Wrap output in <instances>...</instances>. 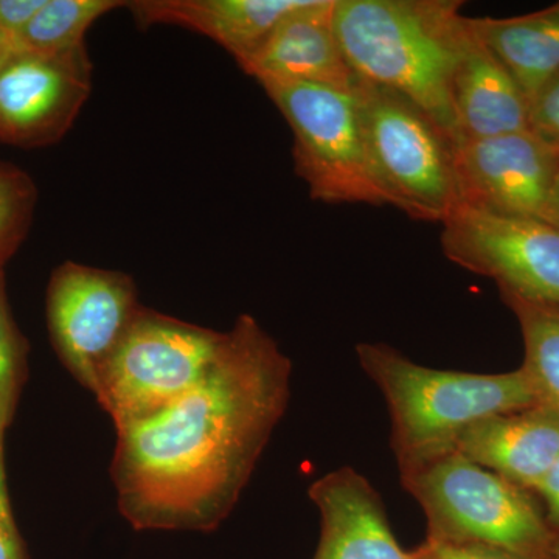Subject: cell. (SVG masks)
I'll use <instances>...</instances> for the list:
<instances>
[{
    "label": "cell",
    "mask_w": 559,
    "mask_h": 559,
    "mask_svg": "<svg viewBox=\"0 0 559 559\" xmlns=\"http://www.w3.org/2000/svg\"><path fill=\"white\" fill-rule=\"evenodd\" d=\"M290 371L277 342L240 316L197 388L117 430L110 476L124 520L138 530L218 527L288 409Z\"/></svg>",
    "instance_id": "cell-1"
},
{
    "label": "cell",
    "mask_w": 559,
    "mask_h": 559,
    "mask_svg": "<svg viewBox=\"0 0 559 559\" xmlns=\"http://www.w3.org/2000/svg\"><path fill=\"white\" fill-rule=\"evenodd\" d=\"M460 0H334V32L359 79L400 92L457 143L454 90L473 44Z\"/></svg>",
    "instance_id": "cell-2"
},
{
    "label": "cell",
    "mask_w": 559,
    "mask_h": 559,
    "mask_svg": "<svg viewBox=\"0 0 559 559\" xmlns=\"http://www.w3.org/2000/svg\"><path fill=\"white\" fill-rule=\"evenodd\" d=\"M356 358L388 403L400 474L455 452L481 419L536 406L521 367L491 374L430 369L380 342H360Z\"/></svg>",
    "instance_id": "cell-3"
},
{
    "label": "cell",
    "mask_w": 559,
    "mask_h": 559,
    "mask_svg": "<svg viewBox=\"0 0 559 559\" xmlns=\"http://www.w3.org/2000/svg\"><path fill=\"white\" fill-rule=\"evenodd\" d=\"M428 520L426 538L480 544L524 559H554L559 535L532 492L457 451L400 474Z\"/></svg>",
    "instance_id": "cell-4"
},
{
    "label": "cell",
    "mask_w": 559,
    "mask_h": 559,
    "mask_svg": "<svg viewBox=\"0 0 559 559\" xmlns=\"http://www.w3.org/2000/svg\"><path fill=\"white\" fill-rule=\"evenodd\" d=\"M364 139L388 205L412 219L443 224L460 207L455 142L400 92L356 76Z\"/></svg>",
    "instance_id": "cell-5"
},
{
    "label": "cell",
    "mask_w": 559,
    "mask_h": 559,
    "mask_svg": "<svg viewBox=\"0 0 559 559\" xmlns=\"http://www.w3.org/2000/svg\"><path fill=\"white\" fill-rule=\"evenodd\" d=\"M226 333L140 307L98 373L94 392L116 429L167 409L212 369Z\"/></svg>",
    "instance_id": "cell-6"
},
{
    "label": "cell",
    "mask_w": 559,
    "mask_h": 559,
    "mask_svg": "<svg viewBox=\"0 0 559 559\" xmlns=\"http://www.w3.org/2000/svg\"><path fill=\"white\" fill-rule=\"evenodd\" d=\"M294 135L297 176L325 204L388 205L374 180L355 92L299 83L260 84Z\"/></svg>",
    "instance_id": "cell-7"
},
{
    "label": "cell",
    "mask_w": 559,
    "mask_h": 559,
    "mask_svg": "<svg viewBox=\"0 0 559 559\" xmlns=\"http://www.w3.org/2000/svg\"><path fill=\"white\" fill-rule=\"evenodd\" d=\"M441 226V248L452 263L495 280L499 290L559 308L557 227L466 205L455 209Z\"/></svg>",
    "instance_id": "cell-8"
},
{
    "label": "cell",
    "mask_w": 559,
    "mask_h": 559,
    "mask_svg": "<svg viewBox=\"0 0 559 559\" xmlns=\"http://www.w3.org/2000/svg\"><path fill=\"white\" fill-rule=\"evenodd\" d=\"M140 307L134 282L123 272L66 261L51 274V341L70 373L91 392Z\"/></svg>",
    "instance_id": "cell-9"
},
{
    "label": "cell",
    "mask_w": 559,
    "mask_h": 559,
    "mask_svg": "<svg viewBox=\"0 0 559 559\" xmlns=\"http://www.w3.org/2000/svg\"><path fill=\"white\" fill-rule=\"evenodd\" d=\"M91 90L86 46L62 53L13 49L0 62V143L39 148L60 142Z\"/></svg>",
    "instance_id": "cell-10"
},
{
    "label": "cell",
    "mask_w": 559,
    "mask_h": 559,
    "mask_svg": "<svg viewBox=\"0 0 559 559\" xmlns=\"http://www.w3.org/2000/svg\"><path fill=\"white\" fill-rule=\"evenodd\" d=\"M460 201L466 207L544 219L559 176V151L533 131L455 143Z\"/></svg>",
    "instance_id": "cell-11"
},
{
    "label": "cell",
    "mask_w": 559,
    "mask_h": 559,
    "mask_svg": "<svg viewBox=\"0 0 559 559\" xmlns=\"http://www.w3.org/2000/svg\"><path fill=\"white\" fill-rule=\"evenodd\" d=\"M333 11L334 0H305L275 25L240 68L260 84H316L352 91L356 73L334 32Z\"/></svg>",
    "instance_id": "cell-12"
},
{
    "label": "cell",
    "mask_w": 559,
    "mask_h": 559,
    "mask_svg": "<svg viewBox=\"0 0 559 559\" xmlns=\"http://www.w3.org/2000/svg\"><path fill=\"white\" fill-rule=\"evenodd\" d=\"M308 495L320 514L312 559H415L393 535L380 492L352 466L320 477Z\"/></svg>",
    "instance_id": "cell-13"
},
{
    "label": "cell",
    "mask_w": 559,
    "mask_h": 559,
    "mask_svg": "<svg viewBox=\"0 0 559 559\" xmlns=\"http://www.w3.org/2000/svg\"><path fill=\"white\" fill-rule=\"evenodd\" d=\"M455 451L535 492L559 457V417L539 406L495 415L471 426Z\"/></svg>",
    "instance_id": "cell-14"
},
{
    "label": "cell",
    "mask_w": 559,
    "mask_h": 559,
    "mask_svg": "<svg viewBox=\"0 0 559 559\" xmlns=\"http://www.w3.org/2000/svg\"><path fill=\"white\" fill-rule=\"evenodd\" d=\"M305 0H138L127 2L139 27L178 25L224 47L238 66L263 46Z\"/></svg>",
    "instance_id": "cell-15"
},
{
    "label": "cell",
    "mask_w": 559,
    "mask_h": 559,
    "mask_svg": "<svg viewBox=\"0 0 559 559\" xmlns=\"http://www.w3.org/2000/svg\"><path fill=\"white\" fill-rule=\"evenodd\" d=\"M452 100L457 142L532 131L528 98L477 35L459 64Z\"/></svg>",
    "instance_id": "cell-16"
},
{
    "label": "cell",
    "mask_w": 559,
    "mask_h": 559,
    "mask_svg": "<svg viewBox=\"0 0 559 559\" xmlns=\"http://www.w3.org/2000/svg\"><path fill=\"white\" fill-rule=\"evenodd\" d=\"M477 38L533 98L559 73V2L513 17H471Z\"/></svg>",
    "instance_id": "cell-17"
},
{
    "label": "cell",
    "mask_w": 559,
    "mask_h": 559,
    "mask_svg": "<svg viewBox=\"0 0 559 559\" xmlns=\"http://www.w3.org/2000/svg\"><path fill=\"white\" fill-rule=\"evenodd\" d=\"M503 304L516 316L524 341V362L536 406L559 417V308L522 299L500 290Z\"/></svg>",
    "instance_id": "cell-18"
},
{
    "label": "cell",
    "mask_w": 559,
    "mask_h": 559,
    "mask_svg": "<svg viewBox=\"0 0 559 559\" xmlns=\"http://www.w3.org/2000/svg\"><path fill=\"white\" fill-rule=\"evenodd\" d=\"M127 7L114 0H46L13 39V49L32 53H62L86 46V33L109 11Z\"/></svg>",
    "instance_id": "cell-19"
},
{
    "label": "cell",
    "mask_w": 559,
    "mask_h": 559,
    "mask_svg": "<svg viewBox=\"0 0 559 559\" xmlns=\"http://www.w3.org/2000/svg\"><path fill=\"white\" fill-rule=\"evenodd\" d=\"M38 190L31 176L0 160V267L14 255L33 223Z\"/></svg>",
    "instance_id": "cell-20"
},
{
    "label": "cell",
    "mask_w": 559,
    "mask_h": 559,
    "mask_svg": "<svg viewBox=\"0 0 559 559\" xmlns=\"http://www.w3.org/2000/svg\"><path fill=\"white\" fill-rule=\"evenodd\" d=\"M25 349L20 331L14 325L5 294V275L0 267V441L5 437L24 373Z\"/></svg>",
    "instance_id": "cell-21"
},
{
    "label": "cell",
    "mask_w": 559,
    "mask_h": 559,
    "mask_svg": "<svg viewBox=\"0 0 559 559\" xmlns=\"http://www.w3.org/2000/svg\"><path fill=\"white\" fill-rule=\"evenodd\" d=\"M530 121L532 131L559 151V73L533 98Z\"/></svg>",
    "instance_id": "cell-22"
},
{
    "label": "cell",
    "mask_w": 559,
    "mask_h": 559,
    "mask_svg": "<svg viewBox=\"0 0 559 559\" xmlns=\"http://www.w3.org/2000/svg\"><path fill=\"white\" fill-rule=\"evenodd\" d=\"M414 551L415 559H524L480 544L448 543L426 538Z\"/></svg>",
    "instance_id": "cell-23"
},
{
    "label": "cell",
    "mask_w": 559,
    "mask_h": 559,
    "mask_svg": "<svg viewBox=\"0 0 559 559\" xmlns=\"http://www.w3.org/2000/svg\"><path fill=\"white\" fill-rule=\"evenodd\" d=\"M0 559H25L20 533L11 511L9 487H7L3 441H0Z\"/></svg>",
    "instance_id": "cell-24"
},
{
    "label": "cell",
    "mask_w": 559,
    "mask_h": 559,
    "mask_svg": "<svg viewBox=\"0 0 559 559\" xmlns=\"http://www.w3.org/2000/svg\"><path fill=\"white\" fill-rule=\"evenodd\" d=\"M44 3L46 0H0V33L13 43Z\"/></svg>",
    "instance_id": "cell-25"
},
{
    "label": "cell",
    "mask_w": 559,
    "mask_h": 559,
    "mask_svg": "<svg viewBox=\"0 0 559 559\" xmlns=\"http://www.w3.org/2000/svg\"><path fill=\"white\" fill-rule=\"evenodd\" d=\"M546 507V520L555 533L559 535V457L554 463L549 473L546 474L538 488L535 489Z\"/></svg>",
    "instance_id": "cell-26"
},
{
    "label": "cell",
    "mask_w": 559,
    "mask_h": 559,
    "mask_svg": "<svg viewBox=\"0 0 559 559\" xmlns=\"http://www.w3.org/2000/svg\"><path fill=\"white\" fill-rule=\"evenodd\" d=\"M543 221H546V223H549L551 226L559 229V176L557 183H555L554 191H551L549 204H547Z\"/></svg>",
    "instance_id": "cell-27"
},
{
    "label": "cell",
    "mask_w": 559,
    "mask_h": 559,
    "mask_svg": "<svg viewBox=\"0 0 559 559\" xmlns=\"http://www.w3.org/2000/svg\"><path fill=\"white\" fill-rule=\"evenodd\" d=\"M13 51V43H11V39L9 36L3 35V33H0V62L5 60L7 57Z\"/></svg>",
    "instance_id": "cell-28"
},
{
    "label": "cell",
    "mask_w": 559,
    "mask_h": 559,
    "mask_svg": "<svg viewBox=\"0 0 559 559\" xmlns=\"http://www.w3.org/2000/svg\"><path fill=\"white\" fill-rule=\"evenodd\" d=\"M554 559H559V550H558L557 557H555Z\"/></svg>",
    "instance_id": "cell-29"
}]
</instances>
